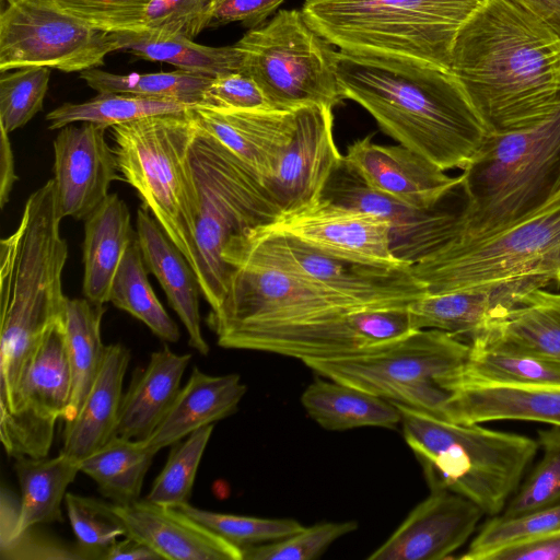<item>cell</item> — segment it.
Wrapping results in <instances>:
<instances>
[{
    "mask_svg": "<svg viewBox=\"0 0 560 560\" xmlns=\"http://www.w3.org/2000/svg\"><path fill=\"white\" fill-rule=\"evenodd\" d=\"M451 72L488 133L525 129L560 105V36L512 0H483L457 33Z\"/></svg>",
    "mask_w": 560,
    "mask_h": 560,
    "instance_id": "cell-1",
    "label": "cell"
},
{
    "mask_svg": "<svg viewBox=\"0 0 560 560\" xmlns=\"http://www.w3.org/2000/svg\"><path fill=\"white\" fill-rule=\"evenodd\" d=\"M340 93L362 106L399 144L444 171L464 170L488 130L451 71L412 61L334 54Z\"/></svg>",
    "mask_w": 560,
    "mask_h": 560,
    "instance_id": "cell-2",
    "label": "cell"
},
{
    "mask_svg": "<svg viewBox=\"0 0 560 560\" xmlns=\"http://www.w3.org/2000/svg\"><path fill=\"white\" fill-rule=\"evenodd\" d=\"M54 178L33 191L16 229L0 242V410L50 327L65 315L68 244Z\"/></svg>",
    "mask_w": 560,
    "mask_h": 560,
    "instance_id": "cell-3",
    "label": "cell"
},
{
    "mask_svg": "<svg viewBox=\"0 0 560 560\" xmlns=\"http://www.w3.org/2000/svg\"><path fill=\"white\" fill-rule=\"evenodd\" d=\"M427 293L560 285V190L499 230L459 234L410 266Z\"/></svg>",
    "mask_w": 560,
    "mask_h": 560,
    "instance_id": "cell-4",
    "label": "cell"
},
{
    "mask_svg": "<svg viewBox=\"0 0 560 560\" xmlns=\"http://www.w3.org/2000/svg\"><path fill=\"white\" fill-rule=\"evenodd\" d=\"M483 0H305L308 26L339 50L451 71L457 33Z\"/></svg>",
    "mask_w": 560,
    "mask_h": 560,
    "instance_id": "cell-5",
    "label": "cell"
},
{
    "mask_svg": "<svg viewBox=\"0 0 560 560\" xmlns=\"http://www.w3.org/2000/svg\"><path fill=\"white\" fill-rule=\"evenodd\" d=\"M394 404L401 416L404 438L421 464L430 490L447 489L469 499L487 515L500 514L537 454L538 442Z\"/></svg>",
    "mask_w": 560,
    "mask_h": 560,
    "instance_id": "cell-6",
    "label": "cell"
},
{
    "mask_svg": "<svg viewBox=\"0 0 560 560\" xmlns=\"http://www.w3.org/2000/svg\"><path fill=\"white\" fill-rule=\"evenodd\" d=\"M464 235L504 228L560 190V105L532 127L489 133L462 171Z\"/></svg>",
    "mask_w": 560,
    "mask_h": 560,
    "instance_id": "cell-7",
    "label": "cell"
},
{
    "mask_svg": "<svg viewBox=\"0 0 560 560\" xmlns=\"http://www.w3.org/2000/svg\"><path fill=\"white\" fill-rule=\"evenodd\" d=\"M191 108L116 125L112 132L122 180L137 191L198 280L199 197L191 149L199 127Z\"/></svg>",
    "mask_w": 560,
    "mask_h": 560,
    "instance_id": "cell-8",
    "label": "cell"
},
{
    "mask_svg": "<svg viewBox=\"0 0 560 560\" xmlns=\"http://www.w3.org/2000/svg\"><path fill=\"white\" fill-rule=\"evenodd\" d=\"M191 164L199 197L198 283L210 311H215L228 285L230 267L222 252L229 240L272 223L282 212L261 177L200 128Z\"/></svg>",
    "mask_w": 560,
    "mask_h": 560,
    "instance_id": "cell-9",
    "label": "cell"
},
{
    "mask_svg": "<svg viewBox=\"0 0 560 560\" xmlns=\"http://www.w3.org/2000/svg\"><path fill=\"white\" fill-rule=\"evenodd\" d=\"M470 343L439 329H420L368 351L306 366L318 375L393 402L444 418L450 392L440 382L468 359Z\"/></svg>",
    "mask_w": 560,
    "mask_h": 560,
    "instance_id": "cell-10",
    "label": "cell"
},
{
    "mask_svg": "<svg viewBox=\"0 0 560 560\" xmlns=\"http://www.w3.org/2000/svg\"><path fill=\"white\" fill-rule=\"evenodd\" d=\"M330 45L295 9L279 10L234 44L242 72L255 80L275 109L289 112L308 105L332 108L342 102Z\"/></svg>",
    "mask_w": 560,
    "mask_h": 560,
    "instance_id": "cell-11",
    "label": "cell"
},
{
    "mask_svg": "<svg viewBox=\"0 0 560 560\" xmlns=\"http://www.w3.org/2000/svg\"><path fill=\"white\" fill-rule=\"evenodd\" d=\"M222 257L228 266L243 262L287 272L365 307L406 306L427 293L409 265H370L332 256L265 226L232 236Z\"/></svg>",
    "mask_w": 560,
    "mask_h": 560,
    "instance_id": "cell-12",
    "label": "cell"
},
{
    "mask_svg": "<svg viewBox=\"0 0 560 560\" xmlns=\"http://www.w3.org/2000/svg\"><path fill=\"white\" fill-rule=\"evenodd\" d=\"M0 14V71L40 66L82 72L117 50L114 33L97 30L55 0H5Z\"/></svg>",
    "mask_w": 560,
    "mask_h": 560,
    "instance_id": "cell-13",
    "label": "cell"
},
{
    "mask_svg": "<svg viewBox=\"0 0 560 560\" xmlns=\"http://www.w3.org/2000/svg\"><path fill=\"white\" fill-rule=\"evenodd\" d=\"M413 331L408 305L362 307L305 322L246 328L217 342L223 348L271 352L304 363L361 353Z\"/></svg>",
    "mask_w": 560,
    "mask_h": 560,
    "instance_id": "cell-14",
    "label": "cell"
},
{
    "mask_svg": "<svg viewBox=\"0 0 560 560\" xmlns=\"http://www.w3.org/2000/svg\"><path fill=\"white\" fill-rule=\"evenodd\" d=\"M229 267L224 298L206 318L217 339L246 328L305 322L365 307L277 269L243 262Z\"/></svg>",
    "mask_w": 560,
    "mask_h": 560,
    "instance_id": "cell-15",
    "label": "cell"
},
{
    "mask_svg": "<svg viewBox=\"0 0 560 560\" xmlns=\"http://www.w3.org/2000/svg\"><path fill=\"white\" fill-rule=\"evenodd\" d=\"M71 376L63 317L44 337L26 366L7 410L0 412V440L11 457H46L55 427L66 415Z\"/></svg>",
    "mask_w": 560,
    "mask_h": 560,
    "instance_id": "cell-16",
    "label": "cell"
},
{
    "mask_svg": "<svg viewBox=\"0 0 560 560\" xmlns=\"http://www.w3.org/2000/svg\"><path fill=\"white\" fill-rule=\"evenodd\" d=\"M320 198L385 220L390 229L395 257L410 266L462 232L459 213L436 210V207L418 209L375 190L347 164L343 155L329 176Z\"/></svg>",
    "mask_w": 560,
    "mask_h": 560,
    "instance_id": "cell-17",
    "label": "cell"
},
{
    "mask_svg": "<svg viewBox=\"0 0 560 560\" xmlns=\"http://www.w3.org/2000/svg\"><path fill=\"white\" fill-rule=\"evenodd\" d=\"M262 226L332 256L370 265H408L395 257L385 220L325 198L283 212Z\"/></svg>",
    "mask_w": 560,
    "mask_h": 560,
    "instance_id": "cell-18",
    "label": "cell"
},
{
    "mask_svg": "<svg viewBox=\"0 0 560 560\" xmlns=\"http://www.w3.org/2000/svg\"><path fill=\"white\" fill-rule=\"evenodd\" d=\"M294 113L292 140L275 173L265 180L282 213L318 200L342 159L334 139L332 108L308 105Z\"/></svg>",
    "mask_w": 560,
    "mask_h": 560,
    "instance_id": "cell-19",
    "label": "cell"
},
{
    "mask_svg": "<svg viewBox=\"0 0 560 560\" xmlns=\"http://www.w3.org/2000/svg\"><path fill=\"white\" fill-rule=\"evenodd\" d=\"M105 130L93 122L71 124L59 129L54 140V180L62 218L85 220L119 179L117 158Z\"/></svg>",
    "mask_w": 560,
    "mask_h": 560,
    "instance_id": "cell-20",
    "label": "cell"
},
{
    "mask_svg": "<svg viewBox=\"0 0 560 560\" xmlns=\"http://www.w3.org/2000/svg\"><path fill=\"white\" fill-rule=\"evenodd\" d=\"M483 511L447 489H433L375 549L369 560H442L452 558L475 532Z\"/></svg>",
    "mask_w": 560,
    "mask_h": 560,
    "instance_id": "cell-21",
    "label": "cell"
},
{
    "mask_svg": "<svg viewBox=\"0 0 560 560\" xmlns=\"http://www.w3.org/2000/svg\"><path fill=\"white\" fill-rule=\"evenodd\" d=\"M343 160L373 189L418 209L435 208L462 183L460 175L450 176L423 155L374 143L371 136L351 143Z\"/></svg>",
    "mask_w": 560,
    "mask_h": 560,
    "instance_id": "cell-22",
    "label": "cell"
},
{
    "mask_svg": "<svg viewBox=\"0 0 560 560\" xmlns=\"http://www.w3.org/2000/svg\"><path fill=\"white\" fill-rule=\"evenodd\" d=\"M201 130L236 155L261 179L269 178L295 130V113L275 109H219L195 105Z\"/></svg>",
    "mask_w": 560,
    "mask_h": 560,
    "instance_id": "cell-23",
    "label": "cell"
},
{
    "mask_svg": "<svg viewBox=\"0 0 560 560\" xmlns=\"http://www.w3.org/2000/svg\"><path fill=\"white\" fill-rule=\"evenodd\" d=\"M128 535L167 560H243L242 549L179 509L139 499L115 504Z\"/></svg>",
    "mask_w": 560,
    "mask_h": 560,
    "instance_id": "cell-24",
    "label": "cell"
},
{
    "mask_svg": "<svg viewBox=\"0 0 560 560\" xmlns=\"http://www.w3.org/2000/svg\"><path fill=\"white\" fill-rule=\"evenodd\" d=\"M136 226L147 268L160 282L171 307L184 324L189 346L207 355L210 348L202 336L199 313L201 292L192 268L144 206L137 210Z\"/></svg>",
    "mask_w": 560,
    "mask_h": 560,
    "instance_id": "cell-25",
    "label": "cell"
},
{
    "mask_svg": "<svg viewBox=\"0 0 560 560\" xmlns=\"http://www.w3.org/2000/svg\"><path fill=\"white\" fill-rule=\"evenodd\" d=\"M246 393L238 374L209 375L194 368L170 409L144 441L155 452L237 410Z\"/></svg>",
    "mask_w": 560,
    "mask_h": 560,
    "instance_id": "cell-26",
    "label": "cell"
},
{
    "mask_svg": "<svg viewBox=\"0 0 560 560\" xmlns=\"http://www.w3.org/2000/svg\"><path fill=\"white\" fill-rule=\"evenodd\" d=\"M130 357V350L124 345H107L101 370L80 411L74 419L65 422L61 452L79 463L115 434Z\"/></svg>",
    "mask_w": 560,
    "mask_h": 560,
    "instance_id": "cell-27",
    "label": "cell"
},
{
    "mask_svg": "<svg viewBox=\"0 0 560 560\" xmlns=\"http://www.w3.org/2000/svg\"><path fill=\"white\" fill-rule=\"evenodd\" d=\"M190 360V353L177 354L167 346L152 352L122 396L114 435L132 440L150 436L177 396Z\"/></svg>",
    "mask_w": 560,
    "mask_h": 560,
    "instance_id": "cell-28",
    "label": "cell"
},
{
    "mask_svg": "<svg viewBox=\"0 0 560 560\" xmlns=\"http://www.w3.org/2000/svg\"><path fill=\"white\" fill-rule=\"evenodd\" d=\"M444 418L463 424L494 420L560 425V388L474 386L450 392Z\"/></svg>",
    "mask_w": 560,
    "mask_h": 560,
    "instance_id": "cell-29",
    "label": "cell"
},
{
    "mask_svg": "<svg viewBox=\"0 0 560 560\" xmlns=\"http://www.w3.org/2000/svg\"><path fill=\"white\" fill-rule=\"evenodd\" d=\"M136 234L129 209L117 194H108L84 220L82 292L85 299L95 304L109 302L114 278Z\"/></svg>",
    "mask_w": 560,
    "mask_h": 560,
    "instance_id": "cell-30",
    "label": "cell"
},
{
    "mask_svg": "<svg viewBox=\"0 0 560 560\" xmlns=\"http://www.w3.org/2000/svg\"><path fill=\"white\" fill-rule=\"evenodd\" d=\"M470 342L560 360V292L534 290Z\"/></svg>",
    "mask_w": 560,
    "mask_h": 560,
    "instance_id": "cell-31",
    "label": "cell"
},
{
    "mask_svg": "<svg viewBox=\"0 0 560 560\" xmlns=\"http://www.w3.org/2000/svg\"><path fill=\"white\" fill-rule=\"evenodd\" d=\"M525 295L512 288L425 293L411 302L408 310L416 330L439 329L472 340L492 319L505 314Z\"/></svg>",
    "mask_w": 560,
    "mask_h": 560,
    "instance_id": "cell-32",
    "label": "cell"
},
{
    "mask_svg": "<svg viewBox=\"0 0 560 560\" xmlns=\"http://www.w3.org/2000/svg\"><path fill=\"white\" fill-rule=\"evenodd\" d=\"M440 386L447 392L474 386L560 388V360L470 342L465 364L443 378Z\"/></svg>",
    "mask_w": 560,
    "mask_h": 560,
    "instance_id": "cell-33",
    "label": "cell"
},
{
    "mask_svg": "<svg viewBox=\"0 0 560 560\" xmlns=\"http://www.w3.org/2000/svg\"><path fill=\"white\" fill-rule=\"evenodd\" d=\"M14 470L21 489L19 521L0 546L30 527L63 522L61 503L68 487L81 472L80 463L61 451L52 458L15 457Z\"/></svg>",
    "mask_w": 560,
    "mask_h": 560,
    "instance_id": "cell-34",
    "label": "cell"
},
{
    "mask_svg": "<svg viewBox=\"0 0 560 560\" xmlns=\"http://www.w3.org/2000/svg\"><path fill=\"white\" fill-rule=\"evenodd\" d=\"M301 402L314 421L330 431L395 429L401 421L394 402L329 378H315L303 392Z\"/></svg>",
    "mask_w": 560,
    "mask_h": 560,
    "instance_id": "cell-35",
    "label": "cell"
},
{
    "mask_svg": "<svg viewBox=\"0 0 560 560\" xmlns=\"http://www.w3.org/2000/svg\"><path fill=\"white\" fill-rule=\"evenodd\" d=\"M105 312V304L85 298L67 299L63 326L71 393L65 422L75 418L101 370L106 347L101 337Z\"/></svg>",
    "mask_w": 560,
    "mask_h": 560,
    "instance_id": "cell-36",
    "label": "cell"
},
{
    "mask_svg": "<svg viewBox=\"0 0 560 560\" xmlns=\"http://www.w3.org/2000/svg\"><path fill=\"white\" fill-rule=\"evenodd\" d=\"M156 453L144 440L114 435L80 463V471L93 479L112 503L125 505L139 500Z\"/></svg>",
    "mask_w": 560,
    "mask_h": 560,
    "instance_id": "cell-37",
    "label": "cell"
},
{
    "mask_svg": "<svg viewBox=\"0 0 560 560\" xmlns=\"http://www.w3.org/2000/svg\"><path fill=\"white\" fill-rule=\"evenodd\" d=\"M117 50L131 51L136 57L166 62L191 73L209 77L242 72V56L232 46L210 47L183 36L159 37L148 32L114 33Z\"/></svg>",
    "mask_w": 560,
    "mask_h": 560,
    "instance_id": "cell-38",
    "label": "cell"
},
{
    "mask_svg": "<svg viewBox=\"0 0 560 560\" xmlns=\"http://www.w3.org/2000/svg\"><path fill=\"white\" fill-rule=\"evenodd\" d=\"M148 271L136 234L114 278L109 302L142 322L162 340L177 342L178 326L155 295Z\"/></svg>",
    "mask_w": 560,
    "mask_h": 560,
    "instance_id": "cell-39",
    "label": "cell"
},
{
    "mask_svg": "<svg viewBox=\"0 0 560 560\" xmlns=\"http://www.w3.org/2000/svg\"><path fill=\"white\" fill-rule=\"evenodd\" d=\"M191 107L194 106L174 101L97 93L82 103L61 104L46 115V120L51 130L74 122H93L107 128L155 115L185 113Z\"/></svg>",
    "mask_w": 560,
    "mask_h": 560,
    "instance_id": "cell-40",
    "label": "cell"
},
{
    "mask_svg": "<svg viewBox=\"0 0 560 560\" xmlns=\"http://www.w3.org/2000/svg\"><path fill=\"white\" fill-rule=\"evenodd\" d=\"M80 78L97 93H120L135 96L174 101L195 106L213 77L184 70L159 73L116 74L88 69Z\"/></svg>",
    "mask_w": 560,
    "mask_h": 560,
    "instance_id": "cell-41",
    "label": "cell"
},
{
    "mask_svg": "<svg viewBox=\"0 0 560 560\" xmlns=\"http://www.w3.org/2000/svg\"><path fill=\"white\" fill-rule=\"evenodd\" d=\"M65 504L82 560H103L118 538L128 535L114 503L67 492Z\"/></svg>",
    "mask_w": 560,
    "mask_h": 560,
    "instance_id": "cell-42",
    "label": "cell"
},
{
    "mask_svg": "<svg viewBox=\"0 0 560 560\" xmlns=\"http://www.w3.org/2000/svg\"><path fill=\"white\" fill-rule=\"evenodd\" d=\"M214 424L191 432L173 444L167 460L145 499L155 504L179 508L189 503L196 474Z\"/></svg>",
    "mask_w": 560,
    "mask_h": 560,
    "instance_id": "cell-43",
    "label": "cell"
},
{
    "mask_svg": "<svg viewBox=\"0 0 560 560\" xmlns=\"http://www.w3.org/2000/svg\"><path fill=\"white\" fill-rule=\"evenodd\" d=\"M560 528V504L514 516H492L471 540L462 560H488L495 551Z\"/></svg>",
    "mask_w": 560,
    "mask_h": 560,
    "instance_id": "cell-44",
    "label": "cell"
},
{
    "mask_svg": "<svg viewBox=\"0 0 560 560\" xmlns=\"http://www.w3.org/2000/svg\"><path fill=\"white\" fill-rule=\"evenodd\" d=\"M542 457L517 487L501 515L514 516L560 504V425L538 431Z\"/></svg>",
    "mask_w": 560,
    "mask_h": 560,
    "instance_id": "cell-45",
    "label": "cell"
},
{
    "mask_svg": "<svg viewBox=\"0 0 560 560\" xmlns=\"http://www.w3.org/2000/svg\"><path fill=\"white\" fill-rule=\"evenodd\" d=\"M241 549L291 536L304 526L292 518H262L202 510L186 503L177 508Z\"/></svg>",
    "mask_w": 560,
    "mask_h": 560,
    "instance_id": "cell-46",
    "label": "cell"
},
{
    "mask_svg": "<svg viewBox=\"0 0 560 560\" xmlns=\"http://www.w3.org/2000/svg\"><path fill=\"white\" fill-rule=\"evenodd\" d=\"M51 68L31 66L0 78V125L10 133L42 110Z\"/></svg>",
    "mask_w": 560,
    "mask_h": 560,
    "instance_id": "cell-47",
    "label": "cell"
},
{
    "mask_svg": "<svg viewBox=\"0 0 560 560\" xmlns=\"http://www.w3.org/2000/svg\"><path fill=\"white\" fill-rule=\"evenodd\" d=\"M358 523L327 522L304 527L285 538L242 548L243 560H312L335 540L354 532Z\"/></svg>",
    "mask_w": 560,
    "mask_h": 560,
    "instance_id": "cell-48",
    "label": "cell"
},
{
    "mask_svg": "<svg viewBox=\"0 0 560 560\" xmlns=\"http://www.w3.org/2000/svg\"><path fill=\"white\" fill-rule=\"evenodd\" d=\"M66 12L105 32H141L152 0H55Z\"/></svg>",
    "mask_w": 560,
    "mask_h": 560,
    "instance_id": "cell-49",
    "label": "cell"
},
{
    "mask_svg": "<svg viewBox=\"0 0 560 560\" xmlns=\"http://www.w3.org/2000/svg\"><path fill=\"white\" fill-rule=\"evenodd\" d=\"M209 1L152 0L144 15L142 31L164 38L183 36L194 39L205 30Z\"/></svg>",
    "mask_w": 560,
    "mask_h": 560,
    "instance_id": "cell-50",
    "label": "cell"
},
{
    "mask_svg": "<svg viewBox=\"0 0 560 560\" xmlns=\"http://www.w3.org/2000/svg\"><path fill=\"white\" fill-rule=\"evenodd\" d=\"M199 105L219 109H275L255 80L244 72L212 78Z\"/></svg>",
    "mask_w": 560,
    "mask_h": 560,
    "instance_id": "cell-51",
    "label": "cell"
},
{
    "mask_svg": "<svg viewBox=\"0 0 560 560\" xmlns=\"http://www.w3.org/2000/svg\"><path fill=\"white\" fill-rule=\"evenodd\" d=\"M35 527L25 529L0 546L1 560H82L77 546H67Z\"/></svg>",
    "mask_w": 560,
    "mask_h": 560,
    "instance_id": "cell-52",
    "label": "cell"
},
{
    "mask_svg": "<svg viewBox=\"0 0 560 560\" xmlns=\"http://www.w3.org/2000/svg\"><path fill=\"white\" fill-rule=\"evenodd\" d=\"M285 0H210L205 14V28L241 22L249 30L265 23Z\"/></svg>",
    "mask_w": 560,
    "mask_h": 560,
    "instance_id": "cell-53",
    "label": "cell"
},
{
    "mask_svg": "<svg viewBox=\"0 0 560 560\" xmlns=\"http://www.w3.org/2000/svg\"><path fill=\"white\" fill-rule=\"evenodd\" d=\"M488 560H560V528L502 548Z\"/></svg>",
    "mask_w": 560,
    "mask_h": 560,
    "instance_id": "cell-54",
    "label": "cell"
},
{
    "mask_svg": "<svg viewBox=\"0 0 560 560\" xmlns=\"http://www.w3.org/2000/svg\"><path fill=\"white\" fill-rule=\"evenodd\" d=\"M0 206L4 208L18 180L9 132L0 125Z\"/></svg>",
    "mask_w": 560,
    "mask_h": 560,
    "instance_id": "cell-55",
    "label": "cell"
},
{
    "mask_svg": "<svg viewBox=\"0 0 560 560\" xmlns=\"http://www.w3.org/2000/svg\"><path fill=\"white\" fill-rule=\"evenodd\" d=\"M163 560L162 557L145 542L125 536L117 540L105 553L103 560Z\"/></svg>",
    "mask_w": 560,
    "mask_h": 560,
    "instance_id": "cell-56",
    "label": "cell"
},
{
    "mask_svg": "<svg viewBox=\"0 0 560 560\" xmlns=\"http://www.w3.org/2000/svg\"><path fill=\"white\" fill-rule=\"evenodd\" d=\"M528 10L560 36V0H512Z\"/></svg>",
    "mask_w": 560,
    "mask_h": 560,
    "instance_id": "cell-57",
    "label": "cell"
}]
</instances>
